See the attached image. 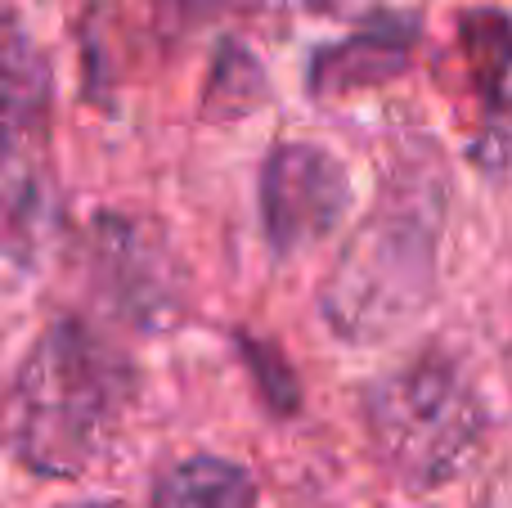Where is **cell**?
Wrapping results in <instances>:
<instances>
[{
  "label": "cell",
  "instance_id": "obj_9",
  "mask_svg": "<svg viewBox=\"0 0 512 508\" xmlns=\"http://www.w3.org/2000/svg\"><path fill=\"white\" fill-rule=\"evenodd\" d=\"M261 486L248 464L221 455H185L149 486V508H256Z\"/></svg>",
  "mask_w": 512,
  "mask_h": 508
},
{
  "label": "cell",
  "instance_id": "obj_6",
  "mask_svg": "<svg viewBox=\"0 0 512 508\" xmlns=\"http://www.w3.org/2000/svg\"><path fill=\"white\" fill-rule=\"evenodd\" d=\"M54 72L23 18L0 9V158H32L50 135Z\"/></svg>",
  "mask_w": 512,
  "mask_h": 508
},
{
  "label": "cell",
  "instance_id": "obj_10",
  "mask_svg": "<svg viewBox=\"0 0 512 508\" xmlns=\"http://www.w3.org/2000/svg\"><path fill=\"white\" fill-rule=\"evenodd\" d=\"M265 99V72L243 45H225L216 54V68L207 77V95H203V117L207 122H225V117H243L252 113Z\"/></svg>",
  "mask_w": 512,
  "mask_h": 508
},
{
  "label": "cell",
  "instance_id": "obj_7",
  "mask_svg": "<svg viewBox=\"0 0 512 508\" xmlns=\"http://www.w3.org/2000/svg\"><path fill=\"white\" fill-rule=\"evenodd\" d=\"M418 32L423 27H418L414 14H387L382 9V14L364 18L355 36L324 45L310 59V90L319 99H337V95H355L364 86L396 81L414 63Z\"/></svg>",
  "mask_w": 512,
  "mask_h": 508
},
{
  "label": "cell",
  "instance_id": "obj_12",
  "mask_svg": "<svg viewBox=\"0 0 512 508\" xmlns=\"http://www.w3.org/2000/svg\"><path fill=\"white\" fill-rule=\"evenodd\" d=\"M301 5H306L310 14H319V18H342V23H364V18L382 14V5H387V0H301Z\"/></svg>",
  "mask_w": 512,
  "mask_h": 508
},
{
  "label": "cell",
  "instance_id": "obj_13",
  "mask_svg": "<svg viewBox=\"0 0 512 508\" xmlns=\"http://www.w3.org/2000/svg\"><path fill=\"white\" fill-rule=\"evenodd\" d=\"M472 508H512V459H504L499 468H490V477L481 482L477 504Z\"/></svg>",
  "mask_w": 512,
  "mask_h": 508
},
{
  "label": "cell",
  "instance_id": "obj_1",
  "mask_svg": "<svg viewBox=\"0 0 512 508\" xmlns=\"http://www.w3.org/2000/svg\"><path fill=\"white\" fill-rule=\"evenodd\" d=\"M140 378L104 329L81 315L50 320L5 396V446L27 473L72 482L113 450Z\"/></svg>",
  "mask_w": 512,
  "mask_h": 508
},
{
  "label": "cell",
  "instance_id": "obj_4",
  "mask_svg": "<svg viewBox=\"0 0 512 508\" xmlns=\"http://www.w3.org/2000/svg\"><path fill=\"white\" fill-rule=\"evenodd\" d=\"M256 198H261V230L274 257H297L346 221L351 171L333 149L315 140H279L261 162Z\"/></svg>",
  "mask_w": 512,
  "mask_h": 508
},
{
  "label": "cell",
  "instance_id": "obj_14",
  "mask_svg": "<svg viewBox=\"0 0 512 508\" xmlns=\"http://www.w3.org/2000/svg\"><path fill=\"white\" fill-rule=\"evenodd\" d=\"M162 5L176 9V14L185 18V23H194V18H203L207 9H212V0H162Z\"/></svg>",
  "mask_w": 512,
  "mask_h": 508
},
{
  "label": "cell",
  "instance_id": "obj_11",
  "mask_svg": "<svg viewBox=\"0 0 512 508\" xmlns=\"http://www.w3.org/2000/svg\"><path fill=\"white\" fill-rule=\"evenodd\" d=\"M243 351H248V365L256 369V378H261L265 405H274L279 414L297 410V378L288 374V365H283L279 351L274 347H252V342H243Z\"/></svg>",
  "mask_w": 512,
  "mask_h": 508
},
{
  "label": "cell",
  "instance_id": "obj_8",
  "mask_svg": "<svg viewBox=\"0 0 512 508\" xmlns=\"http://www.w3.org/2000/svg\"><path fill=\"white\" fill-rule=\"evenodd\" d=\"M54 194L32 158H5L0 171V270H32L54 234Z\"/></svg>",
  "mask_w": 512,
  "mask_h": 508
},
{
  "label": "cell",
  "instance_id": "obj_5",
  "mask_svg": "<svg viewBox=\"0 0 512 508\" xmlns=\"http://www.w3.org/2000/svg\"><path fill=\"white\" fill-rule=\"evenodd\" d=\"M86 279L135 329H162L180 306V266L167 234L144 216L99 212L86 230Z\"/></svg>",
  "mask_w": 512,
  "mask_h": 508
},
{
  "label": "cell",
  "instance_id": "obj_3",
  "mask_svg": "<svg viewBox=\"0 0 512 508\" xmlns=\"http://www.w3.org/2000/svg\"><path fill=\"white\" fill-rule=\"evenodd\" d=\"M360 423L382 473L414 495L459 482L490 437L481 392L441 351H423L364 383Z\"/></svg>",
  "mask_w": 512,
  "mask_h": 508
},
{
  "label": "cell",
  "instance_id": "obj_2",
  "mask_svg": "<svg viewBox=\"0 0 512 508\" xmlns=\"http://www.w3.org/2000/svg\"><path fill=\"white\" fill-rule=\"evenodd\" d=\"M445 185L418 153L400 158L382 180L369 216L342 243L319 284V311L342 342L373 347L396 338L432 306L441 275Z\"/></svg>",
  "mask_w": 512,
  "mask_h": 508
}]
</instances>
